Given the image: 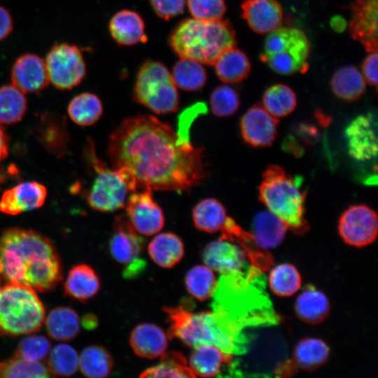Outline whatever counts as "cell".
Listing matches in <instances>:
<instances>
[{
  "mask_svg": "<svg viewBox=\"0 0 378 378\" xmlns=\"http://www.w3.org/2000/svg\"><path fill=\"white\" fill-rule=\"evenodd\" d=\"M25 94L13 84L0 87V123L10 125L24 117L27 102Z\"/></svg>",
  "mask_w": 378,
  "mask_h": 378,
  "instance_id": "8d00e7d4",
  "label": "cell"
},
{
  "mask_svg": "<svg viewBox=\"0 0 378 378\" xmlns=\"http://www.w3.org/2000/svg\"><path fill=\"white\" fill-rule=\"evenodd\" d=\"M210 108L218 117H229L236 113L240 105L239 93L227 85L215 88L211 93Z\"/></svg>",
  "mask_w": 378,
  "mask_h": 378,
  "instance_id": "7bdbcfd3",
  "label": "cell"
},
{
  "mask_svg": "<svg viewBox=\"0 0 378 378\" xmlns=\"http://www.w3.org/2000/svg\"><path fill=\"white\" fill-rule=\"evenodd\" d=\"M310 43L306 34L295 27H279L268 34L260 60L281 75L305 73L309 69Z\"/></svg>",
  "mask_w": 378,
  "mask_h": 378,
  "instance_id": "ba28073f",
  "label": "cell"
},
{
  "mask_svg": "<svg viewBox=\"0 0 378 378\" xmlns=\"http://www.w3.org/2000/svg\"><path fill=\"white\" fill-rule=\"evenodd\" d=\"M148 252L158 266L171 268L178 264L184 255L181 239L172 232L157 234L149 243Z\"/></svg>",
  "mask_w": 378,
  "mask_h": 378,
  "instance_id": "4316f807",
  "label": "cell"
},
{
  "mask_svg": "<svg viewBox=\"0 0 378 378\" xmlns=\"http://www.w3.org/2000/svg\"><path fill=\"white\" fill-rule=\"evenodd\" d=\"M263 107L274 117H284L291 113L297 105L293 90L286 85L275 84L269 87L262 96Z\"/></svg>",
  "mask_w": 378,
  "mask_h": 378,
  "instance_id": "f35d334b",
  "label": "cell"
},
{
  "mask_svg": "<svg viewBox=\"0 0 378 378\" xmlns=\"http://www.w3.org/2000/svg\"><path fill=\"white\" fill-rule=\"evenodd\" d=\"M169 323V338H176L195 348L213 344L232 354L234 348L235 328L221 312L195 313L183 306L165 307Z\"/></svg>",
  "mask_w": 378,
  "mask_h": 378,
  "instance_id": "277c9868",
  "label": "cell"
},
{
  "mask_svg": "<svg viewBox=\"0 0 378 378\" xmlns=\"http://www.w3.org/2000/svg\"><path fill=\"white\" fill-rule=\"evenodd\" d=\"M217 77L223 83L234 84L246 79L251 69L246 55L236 47L225 50L214 64Z\"/></svg>",
  "mask_w": 378,
  "mask_h": 378,
  "instance_id": "83f0119b",
  "label": "cell"
},
{
  "mask_svg": "<svg viewBox=\"0 0 378 378\" xmlns=\"http://www.w3.org/2000/svg\"><path fill=\"white\" fill-rule=\"evenodd\" d=\"M45 64L50 83L59 90L75 88L86 74L83 53L75 45H55L48 52Z\"/></svg>",
  "mask_w": 378,
  "mask_h": 378,
  "instance_id": "30bf717a",
  "label": "cell"
},
{
  "mask_svg": "<svg viewBox=\"0 0 378 378\" xmlns=\"http://www.w3.org/2000/svg\"><path fill=\"white\" fill-rule=\"evenodd\" d=\"M103 110L100 99L91 92H83L75 96L67 107L71 120L83 127L95 124L102 117Z\"/></svg>",
  "mask_w": 378,
  "mask_h": 378,
  "instance_id": "d6a6232c",
  "label": "cell"
},
{
  "mask_svg": "<svg viewBox=\"0 0 378 378\" xmlns=\"http://www.w3.org/2000/svg\"><path fill=\"white\" fill-rule=\"evenodd\" d=\"M85 156L95 174L86 195L89 206L102 212H113L123 208L128 193L136 190L132 180L126 173L109 168L99 159L92 141L85 148Z\"/></svg>",
  "mask_w": 378,
  "mask_h": 378,
  "instance_id": "52a82bcc",
  "label": "cell"
},
{
  "mask_svg": "<svg viewBox=\"0 0 378 378\" xmlns=\"http://www.w3.org/2000/svg\"><path fill=\"white\" fill-rule=\"evenodd\" d=\"M171 74L176 86L187 92L200 90L207 80L203 64L187 58H180L174 64Z\"/></svg>",
  "mask_w": 378,
  "mask_h": 378,
  "instance_id": "836d02e7",
  "label": "cell"
},
{
  "mask_svg": "<svg viewBox=\"0 0 378 378\" xmlns=\"http://www.w3.org/2000/svg\"><path fill=\"white\" fill-rule=\"evenodd\" d=\"M144 244V239L132 227L127 217L122 214L117 216L109 249L113 258L125 266L127 276L136 274L143 268L144 262L140 259V255Z\"/></svg>",
  "mask_w": 378,
  "mask_h": 378,
  "instance_id": "8fae6325",
  "label": "cell"
},
{
  "mask_svg": "<svg viewBox=\"0 0 378 378\" xmlns=\"http://www.w3.org/2000/svg\"><path fill=\"white\" fill-rule=\"evenodd\" d=\"M193 349L188 365L195 377L217 376L232 358V354L213 344H203Z\"/></svg>",
  "mask_w": 378,
  "mask_h": 378,
  "instance_id": "cb8c5ba5",
  "label": "cell"
},
{
  "mask_svg": "<svg viewBox=\"0 0 378 378\" xmlns=\"http://www.w3.org/2000/svg\"><path fill=\"white\" fill-rule=\"evenodd\" d=\"M203 150L149 115L124 119L107 146L112 167L126 173L136 190L178 192L199 186L206 177Z\"/></svg>",
  "mask_w": 378,
  "mask_h": 378,
  "instance_id": "6da1fadb",
  "label": "cell"
},
{
  "mask_svg": "<svg viewBox=\"0 0 378 378\" xmlns=\"http://www.w3.org/2000/svg\"><path fill=\"white\" fill-rule=\"evenodd\" d=\"M50 376L48 368L40 362H30L15 356L0 362V377L42 378Z\"/></svg>",
  "mask_w": 378,
  "mask_h": 378,
  "instance_id": "b9f144b4",
  "label": "cell"
},
{
  "mask_svg": "<svg viewBox=\"0 0 378 378\" xmlns=\"http://www.w3.org/2000/svg\"><path fill=\"white\" fill-rule=\"evenodd\" d=\"M44 321L48 335L55 340H71L80 332L79 316L74 309L68 307H57L52 309Z\"/></svg>",
  "mask_w": 378,
  "mask_h": 378,
  "instance_id": "f1b7e54d",
  "label": "cell"
},
{
  "mask_svg": "<svg viewBox=\"0 0 378 378\" xmlns=\"http://www.w3.org/2000/svg\"><path fill=\"white\" fill-rule=\"evenodd\" d=\"M132 97L157 114L174 113L179 106V95L172 74L158 61L146 60L139 67Z\"/></svg>",
  "mask_w": 378,
  "mask_h": 378,
  "instance_id": "9c48e42d",
  "label": "cell"
},
{
  "mask_svg": "<svg viewBox=\"0 0 378 378\" xmlns=\"http://www.w3.org/2000/svg\"><path fill=\"white\" fill-rule=\"evenodd\" d=\"M50 349V342L46 337L31 335L20 342L14 356L30 362H40L47 356Z\"/></svg>",
  "mask_w": 378,
  "mask_h": 378,
  "instance_id": "ee69618b",
  "label": "cell"
},
{
  "mask_svg": "<svg viewBox=\"0 0 378 378\" xmlns=\"http://www.w3.org/2000/svg\"><path fill=\"white\" fill-rule=\"evenodd\" d=\"M330 353V347L323 340L307 337L300 340L295 346L293 361L300 369L312 371L328 361Z\"/></svg>",
  "mask_w": 378,
  "mask_h": 378,
  "instance_id": "f546056e",
  "label": "cell"
},
{
  "mask_svg": "<svg viewBox=\"0 0 378 378\" xmlns=\"http://www.w3.org/2000/svg\"><path fill=\"white\" fill-rule=\"evenodd\" d=\"M113 367L109 351L99 345L85 347L79 356V368L83 375L90 378L107 377Z\"/></svg>",
  "mask_w": 378,
  "mask_h": 378,
  "instance_id": "e575fe53",
  "label": "cell"
},
{
  "mask_svg": "<svg viewBox=\"0 0 378 378\" xmlns=\"http://www.w3.org/2000/svg\"><path fill=\"white\" fill-rule=\"evenodd\" d=\"M242 18L255 33L268 34L280 27L283 11L276 0H244Z\"/></svg>",
  "mask_w": 378,
  "mask_h": 378,
  "instance_id": "ffe728a7",
  "label": "cell"
},
{
  "mask_svg": "<svg viewBox=\"0 0 378 378\" xmlns=\"http://www.w3.org/2000/svg\"><path fill=\"white\" fill-rule=\"evenodd\" d=\"M100 288V280L95 270L87 264L74 266L68 272L64 283L65 293L79 301L92 298Z\"/></svg>",
  "mask_w": 378,
  "mask_h": 378,
  "instance_id": "d4e9b609",
  "label": "cell"
},
{
  "mask_svg": "<svg viewBox=\"0 0 378 378\" xmlns=\"http://www.w3.org/2000/svg\"><path fill=\"white\" fill-rule=\"evenodd\" d=\"M192 216L195 227L208 233L220 230L227 218L226 209L215 198H206L198 202L192 209Z\"/></svg>",
  "mask_w": 378,
  "mask_h": 378,
  "instance_id": "1f68e13d",
  "label": "cell"
},
{
  "mask_svg": "<svg viewBox=\"0 0 378 378\" xmlns=\"http://www.w3.org/2000/svg\"><path fill=\"white\" fill-rule=\"evenodd\" d=\"M8 138L0 123V162L5 160L8 155Z\"/></svg>",
  "mask_w": 378,
  "mask_h": 378,
  "instance_id": "681fc988",
  "label": "cell"
},
{
  "mask_svg": "<svg viewBox=\"0 0 378 378\" xmlns=\"http://www.w3.org/2000/svg\"><path fill=\"white\" fill-rule=\"evenodd\" d=\"M168 43L180 58L213 66L225 50L236 47V32L228 20L187 18L172 29Z\"/></svg>",
  "mask_w": 378,
  "mask_h": 378,
  "instance_id": "3957f363",
  "label": "cell"
},
{
  "mask_svg": "<svg viewBox=\"0 0 378 378\" xmlns=\"http://www.w3.org/2000/svg\"><path fill=\"white\" fill-rule=\"evenodd\" d=\"M13 19L10 13L0 6V41L6 38L13 30Z\"/></svg>",
  "mask_w": 378,
  "mask_h": 378,
  "instance_id": "c3c4849f",
  "label": "cell"
},
{
  "mask_svg": "<svg viewBox=\"0 0 378 378\" xmlns=\"http://www.w3.org/2000/svg\"><path fill=\"white\" fill-rule=\"evenodd\" d=\"M287 225L269 211L258 213L253 220L252 234L256 244L263 250L279 246L284 240Z\"/></svg>",
  "mask_w": 378,
  "mask_h": 378,
  "instance_id": "484cf974",
  "label": "cell"
},
{
  "mask_svg": "<svg viewBox=\"0 0 378 378\" xmlns=\"http://www.w3.org/2000/svg\"><path fill=\"white\" fill-rule=\"evenodd\" d=\"M186 2L192 17L200 20H221L227 10L225 0H186Z\"/></svg>",
  "mask_w": 378,
  "mask_h": 378,
  "instance_id": "f6af8a7d",
  "label": "cell"
},
{
  "mask_svg": "<svg viewBox=\"0 0 378 378\" xmlns=\"http://www.w3.org/2000/svg\"><path fill=\"white\" fill-rule=\"evenodd\" d=\"M47 365L49 372L55 376L70 377L79 368V356L71 345L58 344L50 349Z\"/></svg>",
  "mask_w": 378,
  "mask_h": 378,
  "instance_id": "60d3db41",
  "label": "cell"
},
{
  "mask_svg": "<svg viewBox=\"0 0 378 378\" xmlns=\"http://www.w3.org/2000/svg\"><path fill=\"white\" fill-rule=\"evenodd\" d=\"M202 258L204 265L214 272L232 275L241 271L246 262V254L237 243L220 237L205 246Z\"/></svg>",
  "mask_w": 378,
  "mask_h": 378,
  "instance_id": "e0dca14e",
  "label": "cell"
},
{
  "mask_svg": "<svg viewBox=\"0 0 378 378\" xmlns=\"http://www.w3.org/2000/svg\"><path fill=\"white\" fill-rule=\"evenodd\" d=\"M362 75L365 83L370 85H377V52H369L362 64Z\"/></svg>",
  "mask_w": 378,
  "mask_h": 378,
  "instance_id": "7dc6e473",
  "label": "cell"
},
{
  "mask_svg": "<svg viewBox=\"0 0 378 378\" xmlns=\"http://www.w3.org/2000/svg\"><path fill=\"white\" fill-rule=\"evenodd\" d=\"M168 337V335L160 327L153 323H144L132 330L130 344L137 356L145 358H156L166 351Z\"/></svg>",
  "mask_w": 378,
  "mask_h": 378,
  "instance_id": "7402d4cb",
  "label": "cell"
},
{
  "mask_svg": "<svg viewBox=\"0 0 378 378\" xmlns=\"http://www.w3.org/2000/svg\"><path fill=\"white\" fill-rule=\"evenodd\" d=\"M108 29L119 46H130L148 40L143 18L132 10L122 9L115 13L109 21Z\"/></svg>",
  "mask_w": 378,
  "mask_h": 378,
  "instance_id": "44dd1931",
  "label": "cell"
},
{
  "mask_svg": "<svg viewBox=\"0 0 378 378\" xmlns=\"http://www.w3.org/2000/svg\"><path fill=\"white\" fill-rule=\"evenodd\" d=\"M338 232L344 242L349 246L358 248L368 246L377 237V215L366 205L351 206L339 219Z\"/></svg>",
  "mask_w": 378,
  "mask_h": 378,
  "instance_id": "7c38bea8",
  "label": "cell"
},
{
  "mask_svg": "<svg viewBox=\"0 0 378 378\" xmlns=\"http://www.w3.org/2000/svg\"><path fill=\"white\" fill-rule=\"evenodd\" d=\"M1 264L0 262V282H1Z\"/></svg>",
  "mask_w": 378,
  "mask_h": 378,
  "instance_id": "f5cc1de1",
  "label": "cell"
},
{
  "mask_svg": "<svg viewBox=\"0 0 378 378\" xmlns=\"http://www.w3.org/2000/svg\"><path fill=\"white\" fill-rule=\"evenodd\" d=\"M316 115L321 125H327L330 122V120L328 118V117L326 116L325 114H323L321 111H316Z\"/></svg>",
  "mask_w": 378,
  "mask_h": 378,
  "instance_id": "816d5d0a",
  "label": "cell"
},
{
  "mask_svg": "<svg viewBox=\"0 0 378 378\" xmlns=\"http://www.w3.org/2000/svg\"><path fill=\"white\" fill-rule=\"evenodd\" d=\"M279 120L257 103L250 107L240 120V131L244 141L255 148L270 146L277 134Z\"/></svg>",
  "mask_w": 378,
  "mask_h": 378,
  "instance_id": "5bb4252c",
  "label": "cell"
},
{
  "mask_svg": "<svg viewBox=\"0 0 378 378\" xmlns=\"http://www.w3.org/2000/svg\"><path fill=\"white\" fill-rule=\"evenodd\" d=\"M1 275L8 283L38 292L54 289L62 279V265L51 240L32 230L10 227L0 235Z\"/></svg>",
  "mask_w": 378,
  "mask_h": 378,
  "instance_id": "7a4b0ae2",
  "label": "cell"
},
{
  "mask_svg": "<svg viewBox=\"0 0 378 378\" xmlns=\"http://www.w3.org/2000/svg\"><path fill=\"white\" fill-rule=\"evenodd\" d=\"M47 197L46 188L36 181L22 182L4 191L0 211L15 216L41 207Z\"/></svg>",
  "mask_w": 378,
  "mask_h": 378,
  "instance_id": "ac0fdd59",
  "label": "cell"
},
{
  "mask_svg": "<svg viewBox=\"0 0 378 378\" xmlns=\"http://www.w3.org/2000/svg\"><path fill=\"white\" fill-rule=\"evenodd\" d=\"M365 83L361 72L353 65L340 68L330 80L333 93L340 99L349 102L355 101L362 96Z\"/></svg>",
  "mask_w": 378,
  "mask_h": 378,
  "instance_id": "4dcf8cb0",
  "label": "cell"
},
{
  "mask_svg": "<svg viewBox=\"0 0 378 378\" xmlns=\"http://www.w3.org/2000/svg\"><path fill=\"white\" fill-rule=\"evenodd\" d=\"M127 218L134 230L145 236L159 232L164 225V216L159 204L153 200L152 190L132 192L126 201Z\"/></svg>",
  "mask_w": 378,
  "mask_h": 378,
  "instance_id": "4fadbf2b",
  "label": "cell"
},
{
  "mask_svg": "<svg viewBox=\"0 0 378 378\" xmlns=\"http://www.w3.org/2000/svg\"><path fill=\"white\" fill-rule=\"evenodd\" d=\"M268 283L270 290L276 295L290 297L300 288L302 277L295 265L284 262L274 266L270 270Z\"/></svg>",
  "mask_w": 378,
  "mask_h": 378,
  "instance_id": "d590c367",
  "label": "cell"
},
{
  "mask_svg": "<svg viewBox=\"0 0 378 378\" xmlns=\"http://www.w3.org/2000/svg\"><path fill=\"white\" fill-rule=\"evenodd\" d=\"M46 309L36 290L8 283L0 288V333L17 336L38 331Z\"/></svg>",
  "mask_w": 378,
  "mask_h": 378,
  "instance_id": "8992f818",
  "label": "cell"
},
{
  "mask_svg": "<svg viewBox=\"0 0 378 378\" xmlns=\"http://www.w3.org/2000/svg\"><path fill=\"white\" fill-rule=\"evenodd\" d=\"M80 324L86 329H92L97 326V320L92 314H88L83 316L80 321Z\"/></svg>",
  "mask_w": 378,
  "mask_h": 378,
  "instance_id": "f907efd6",
  "label": "cell"
},
{
  "mask_svg": "<svg viewBox=\"0 0 378 378\" xmlns=\"http://www.w3.org/2000/svg\"><path fill=\"white\" fill-rule=\"evenodd\" d=\"M350 8L349 31L351 36L360 42L368 52H377V0H355Z\"/></svg>",
  "mask_w": 378,
  "mask_h": 378,
  "instance_id": "9a60e30c",
  "label": "cell"
},
{
  "mask_svg": "<svg viewBox=\"0 0 378 378\" xmlns=\"http://www.w3.org/2000/svg\"><path fill=\"white\" fill-rule=\"evenodd\" d=\"M155 13L164 20H169L183 13L186 0H149Z\"/></svg>",
  "mask_w": 378,
  "mask_h": 378,
  "instance_id": "bcb514c9",
  "label": "cell"
},
{
  "mask_svg": "<svg viewBox=\"0 0 378 378\" xmlns=\"http://www.w3.org/2000/svg\"><path fill=\"white\" fill-rule=\"evenodd\" d=\"M302 178L293 176L279 165H269L262 174L259 199L268 211L279 218L288 230L302 234L309 229L305 218L306 192Z\"/></svg>",
  "mask_w": 378,
  "mask_h": 378,
  "instance_id": "5b68a950",
  "label": "cell"
},
{
  "mask_svg": "<svg viewBox=\"0 0 378 378\" xmlns=\"http://www.w3.org/2000/svg\"><path fill=\"white\" fill-rule=\"evenodd\" d=\"M376 120L371 114L353 120L345 130L349 155L358 161L374 159L377 153Z\"/></svg>",
  "mask_w": 378,
  "mask_h": 378,
  "instance_id": "2e32d148",
  "label": "cell"
},
{
  "mask_svg": "<svg viewBox=\"0 0 378 378\" xmlns=\"http://www.w3.org/2000/svg\"><path fill=\"white\" fill-rule=\"evenodd\" d=\"M185 284L188 292L195 299L204 301L216 292L217 281L214 272L210 267L198 265L188 272Z\"/></svg>",
  "mask_w": 378,
  "mask_h": 378,
  "instance_id": "ab89813d",
  "label": "cell"
},
{
  "mask_svg": "<svg viewBox=\"0 0 378 378\" xmlns=\"http://www.w3.org/2000/svg\"><path fill=\"white\" fill-rule=\"evenodd\" d=\"M140 377H195L186 358L178 351L164 352L160 363L143 371Z\"/></svg>",
  "mask_w": 378,
  "mask_h": 378,
  "instance_id": "74e56055",
  "label": "cell"
},
{
  "mask_svg": "<svg viewBox=\"0 0 378 378\" xmlns=\"http://www.w3.org/2000/svg\"><path fill=\"white\" fill-rule=\"evenodd\" d=\"M330 304L327 295L312 285L307 286L295 302V312L303 322L316 325L328 316Z\"/></svg>",
  "mask_w": 378,
  "mask_h": 378,
  "instance_id": "603a6c76",
  "label": "cell"
},
{
  "mask_svg": "<svg viewBox=\"0 0 378 378\" xmlns=\"http://www.w3.org/2000/svg\"><path fill=\"white\" fill-rule=\"evenodd\" d=\"M10 78L12 84L24 94L39 92L50 83L45 61L30 53L16 59Z\"/></svg>",
  "mask_w": 378,
  "mask_h": 378,
  "instance_id": "d6986e66",
  "label": "cell"
}]
</instances>
